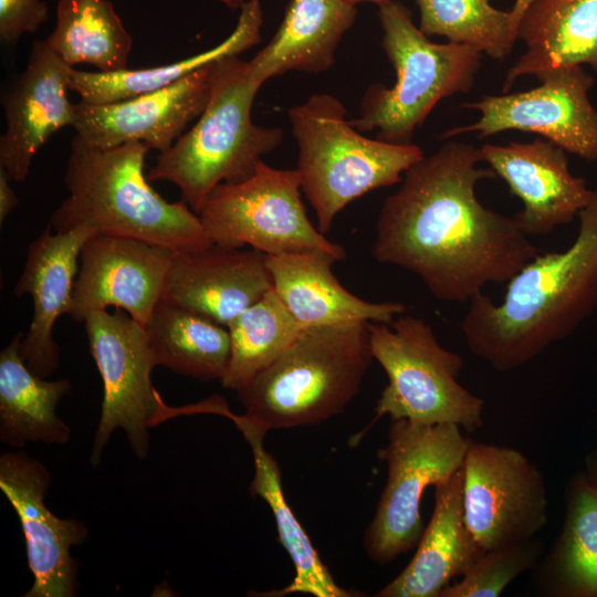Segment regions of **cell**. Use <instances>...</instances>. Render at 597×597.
Here are the masks:
<instances>
[{"label": "cell", "mask_w": 597, "mask_h": 597, "mask_svg": "<svg viewBox=\"0 0 597 597\" xmlns=\"http://www.w3.org/2000/svg\"><path fill=\"white\" fill-rule=\"evenodd\" d=\"M482 161L480 148L447 143L404 174L377 218L373 258L417 275L441 302H469L538 253L513 217L479 201V181L496 177Z\"/></svg>", "instance_id": "cell-1"}, {"label": "cell", "mask_w": 597, "mask_h": 597, "mask_svg": "<svg viewBox=\"0 0 597 597\" xmlns=\"http://www.w3.org/2000/svg\"><path fill=\"white\" fill-rule=\"evenodd\" d=\"M578 219L569 248L532 258L507 281L502 303L483 292L469 301L462 335L495 370L526 365L597 310V190Z\"/></svg>", "instance_id": "cell-2"}, {"label": "cell", "mask_w": 597, "mask_h": 597, "mask_svg": "<svg viewBox=\"0 0 597 597\" xmlns=\"http://www.w3.org/2000/svg\"><path fill=\"white\" fill-rule=\"evenodd\" d=\"M140 142L109 149L71 140L64 184L69 196L51 214L55 232L87 226L97 233L148 242L175 253L212 244L199 216L182 199L170 202L150 185Z\"/></svg>", "instance_id": "cell-3"}, {"label": "cell", "mask_w": 597, "mask_h": 597, "mask_svg": "<svg viewBox=\"0 0 597 597\" xmlns=\"http://www.w3.org/2000/svg\"><path fill=\"white\" fill-rule=\"evenodd\" d=\"M373 360L368 323L306 327L238 399L265 433L318 425L356 397Z\"/></svg>", "instance_id": "cell-4"}, {"label": "cell", "mask_w": 597, "mask_h": 597, "mask_svg": "<svg viewBox=\"0 0 597 597\" xmlns=\"http://www.w3.org/2000/svg\"><path fill=\"white\" fill-rule=\"evenodd\" d=\"M250 74L249 61L239 55L216 63L210 98L195 125L166 151L159 153L148 170L149 181H168L197 213L220 184L250 178L262 158L281 146L277 127L253 123L252 105L260 90Z\"/></svg>", "instance_id": "cell-5"}, {"label": "cell", "mask_w": 597, "mask_h": 597, "mask_svg": "<svg viewBox=\"0 0 597 597\" xmlns=\"http://www.w3.org/2000/svg\"><path fill=\"white\" fill-rule=\"evenodd\" d=\"M297 144L296 170L317 229L327 233L336 216L357 198L399 184L425 155L413 144L368 138L346 119V108L328 93L311 95L287 111Z\"/></svg>", "instance_id": "cell-6"}, {"label": "cell", "mask_w": 597, "mask_h": 597, "mask_svg": "<svg viewBox=\"0 0 597 597\" xmlns=\"http://www.w3.org/2000/svg\"><path fill=\"white\" fill-rule=\"evenodd\" d=\"M378 7L381 46L396 71V82L391 87L370 85L359 116L349 122L360 133L377 129L378 139L410 144L441 100L471 90L482 52L467 44L430 41L398 1Z\"/></svg>", "instance_id": "cell-7"}, {"label": "cell", "mask_w": 597, "mask_h": 597, "mask_svg": "<svg viewBox=\"0 0 597 597\" xmlns=\"http://www.w3.org/2000/svg\"><path fill=\"white\" fill-rule=\"evenodd\" d=\"M374 359L388 383L375 407L383 416L418 425L483 426L485 402L459 381L463 358L444 348L421 317L401 314L391 323H368Z\"/></svg>", "instance_id": "cell-8"}, {"label": "cell", "mask_w": 597, "mask_h": 597, "mask_svg": "<svg viewBox=\"0 0 597 597\" xmlns=\"http://www.w3.org/2000/svg\"><path fill=\"white\" fill-rule=\"evenodd\" d=\"M454 423L391 420L388 442L377 452L387 481L365 531L368 557L389 564L416 547L423 532L420 504L427 488L450 479L462 465L471 439Z\"/></svg>", "instance_id": "cell-9"}, {"label": "cell", "mask_w": 597, "mask_h": 597, "mask_svg": "<svg viewBox=\"0 0 597 597\" xmlns=\"http://www.w3.org/2000/svg\"><path fill=\"white\" fill-rule=\"evenodd\" d=\"M197 214L211 242L222 247L249 245L266 255L327 252L339 261L346 255L310 221L296 169L262 160L250 178L218 185Z\"/></svg>", "instance_id": "cell-10"}, {"label": "cell", "mask_w": 597, "mask_h": 597, "mask_svg": "<svg viewBox=\"0 0 597 597\" xmlns=\"http://www.w3.org/2000/svg\"><path fill=\"white\" fill-rule=\"evenodd\" d=\"M91 355L103 383L101 418L91 463L96 467L105 446L122 428L136 457L149 451L148 429L167 419L168 406L151 384L157 366L145 326L125 311L91 313L84 321Z\"/></svg>", "instance_id": "cell-11"}, {"label": "cell", "mask_w": 597, "mask_h": 597, "mask_svg": "<svg viewBox=\"0 0 597 597\" xmlns=\"http://www.w3.org/2000/svg\"><path fill=\"white\" fill-rule=\"evenodd\" d=\"M541 84L525 92L484 95L461 106L476 109L478 122L448 129L442 139L476 132L480 139L504 130L535 133L566 153L597 160V109L588 93L595 84L583 66H563L535 75Z\"/></svg>", "instance_id": "cell-12"}, {"label": "cell", "mask_w": 597, "mask_h": 597, "mask_svg": "<svg viewBox=\"0 0 597 597\" xmlns=\"http://www.w3.org/2000/svg\"><path fill=\"white\" fill-rule=\"evenodd\" d=\"M463 511L484 551L535 537L548 521L544 476L521 451L471 440L463 462Z\"/></svg>", "instance_id": "cell-13"}, {"label": "cell", "mask_w": 597, "mask_h": 597, "mask_svg": "<svg viewBox=\"0 0 597 597\" xmlns=\"http://www.w3.org/2000/svg\"><path fill=\"white\" fill-rule=\"evenodd\" d=\"M51 484L49 469L23 451L0 457V489L14 509L25 540L33 584L23 597H74L78 563L71 547L88 538L86 526L60 519L45 505Z\"/></svg>", "instance_id": "cell-14"}, {"label": "cell", "mask_w": 597, "mask_h": 597, "mask_svg": "<svg viewBox=\"0 0 597 597\" xmlns=\"http://www.w3.org/2000/svg\"><path fill=\"white\" fill-rule=\"evenodd\" d=\"M175 252L136 239L94 233L82 247L67 314L84 322L115 307L145 326L161 300Z\"/></svg>", "instance_id": "cell-15"}, {"label": "cell", "mask_w": 597, "mask_h": 597, "mask_svg": "<svg viewBox=\"0 0 597 597\" xmlns=\"http://www.w3.org/2000/svg\"><path fill=\"white\" fill-rule=\"evenodd\" d=\"M216 63L169 86L132 98L107 104L75 103L72 126L75 135L96 149L140 142L158 153L168 150L203 112L210 98Z\"/></svg>", "instance_id": "cell-16"}, {"label": "cell", "mask_w": 597, "mask_h": 597, "mask_svg": "<svg viewBox=\"0 0 597 597\" xmlns=\"http://www.w3.org/2000/svg\"><path fill=\"white\" fill-rule=\"evenodd\" d=\"M73 69L45 40H36L24 70L2 93L7 128L0 137V167L11 179L23 181L49 138L73 126L75 104L67 97Z\"/></svg>", "instance_id": "cell-17"}, {"label": "cell", "mask_w": 597, "mask_h": 597, "mask_svg": "<svg viewBox=\"0 0 597 597\" xmlns=\"http://www.w3.org/2000/svg\"><path fill=\"white\" fill-rule=\"evenodd\" d=\"M480 150L523 202L513 218L527 237L546 235L572 222L595 195L584 178L572 174L566 151L549 140L485 144Z\"/></svg>", "instance_id": "cell-18"}, {"label": "cell", "mask_w": 597, "mask_h": 597, "mask_svg": "<svg viewBox=\"0 0 597 597\" xmlns=\"http://www.w3.org/2000/svg\"><path fill=\"white\" fill-rule=\"evenodd\" d=\"M97 233L87 226L55 232L49 224L30 244L20 277L13 289L17 297L29 294L33 315L21 341V354L28 367L42 378L59 367L60 350L53 339V327L67 314L80 253L85 241Z\"/></svg>", "instance_id": "cell-19"}, {"label": "cell", "mask_w": 597, "mask_h": 597, "mask_svg": "<svg viewBox=\"0 0 597 597\" xmlns=\"http://www.w3.org/2000/svg\"><path fill=\"white\" fill-rule=\"evenodd\" d=\"M270 289L265 253L212 243L175 253L161 298L228 326Z\"/></svg>", "instance_id": "cell-20"}, {"label": "cell", "mask_w": 597, "mask_h": 597, "mask_svg": "<svg viewBox=\"0 0 597 597\" xmlns=\"http://www.w3.org/2000/svg\"><path fill=\"white\" fill-rule=\"evenodd\" d=\"M408 565L377 597H440L484 553L472 535L463 511V465L434 486V507Z\"/></svg>", "instance_id": "cell-21"}, {"label": "cell", "mask_w": 597, "mask_h": 597, "mask_svg": "<svg viewBox=\"0 0 597 597\" xmlns=\"http://www.w3.org/2000/svg\"><path fill=\"white\" fill-rule=\"evenodd\" d=\"M327 252L266 255L272 287L304 327L345 323H391L406 313L400 302H368L347 291L332 271Z\"/></svg>", "instance_id": "cell-22"}, {"label": "cell", "mask_w": 597, "mask_h": 597, "mask_svg": "<svg viewBox=\"0 0 597 597\" xmlns=\"http://www.w3.org/2000/svg\"><path fill=\"white\" fill-rule=\"evenodd\" d=\"M526 51L510 67L503 91L524 75L563 66L597 72V0H532L516 32Z\"/></svg>", "instance_id": "cell-23"}, {"label": "cell", "mask_w": 597, "mask_h": 597, "mask_svg": "<svg viewBox=\"0 0 597 597\" xmlns=\"http://www.w3.org/2000/svg\"><path fill=\"white\" fill-rule=\"evenodd\" d=\"M355 17V6L345 0H291L274 36L249 61L252 78L262 86L289 71L328 70Z\"/></svg>", "instance_id": "cell-24"}, {"label": "cell", "mask_w": 597, "mask_h": 597, "mask_svg": "<svg viewBox=\"0 0 597 597\" xmlns=\"http://www.w3.org/2000/svg\"><path fill=\"white\" fill-rule=\"evenodd\" d=\"M22 337L18 333L0 353V439L15 449L28 442L65 444L71 430L56 408L71 381L34 374L22 357Z\"/></svg>", "instance_id": "cell-25"}, {"label": "cell", "mask_w": 597, "mask_h": 597, "mask_svg": "<svg viewBox=\"0 0 597 597\" xmlns=\"http://www.w3.org/2000/svg\"><path fill=\"white\" fill-rule=\"evenodd\" d=\"M242 432L251 447L254 474L250 484V493L264 500L275 520L279 541L291 557L295 575L293 580L279 590L260 594V596L280 597L290 594H308L315 597H349L352 591L338 586L327 567L321 561L305 530L287 504L281 479V470L264 448L265 432L256 427L244 415H232L230 419Z\"/></svg>", "instance_id": "cell-26"}, {"label": "cell", "mask_w": 597, "mask_h": 597, "mask_svg": "<svg viewBox=\"0 0 597 597\" xmlns=\"http://www.w3.org/2000/svg\"><path fill=\"white\" fill-rule=\"evenodd\" d=\"M263 12L259 0H248L232 33L217 46L177 62L146 69L114 72L72 70L70 91L82 102L107 104L132 98L174 84L205 65L227 56L240 55L261 41Z\"/></svg>", "instance_id": "cell-27"}, {"label": "cell", "mask_w": 597, "mask_h": 597, "mask_svg": "<svg viewBox=\"0 0 597 597\" xmlns=\"http://www.w3.org/2000/svg\"><path fill=\"white\" fill-rule=\"evenodd\" d=\"M536 567L544 595L597 597V489L585 473L570 481L562 531Z\"/></svg>", "instance_id": "cell-28"}, {"label": "cell", "mask_w": 597, "mask_h": 597, "mask_svg": "<svg viewBox=\"0 0 597 597\" xmlns=\"http://www.w3.org/2000/svg\"><path fill=\"white\" fill-rule=\"evenodd\" d=\"M145 329L157 366L201 381L224 376L231 354L227 326L161 298Z\"/></svg>", "instance_id": "cell-29"}, {"label": "cell", "mask_w": 597, "mask_h": 597, "mask_svg": "<svg viewBox=\"0 0 597 597\" xmlns=\"http://www.w3.org/2000/svg\"><path fill=\"white\" fill-rule=\"evenodd\" d=\"M44 40L70 66L87 63L98 72L127 69L133 46L109 0H59L55 27Z\"/></svg>", "instance_id": "cell-30"}, {"label": "cell", "mask_w": 597, "mask_h": 597, "mask_svg": "<svg viewBox=\"0 0 597 597\" xmlns=\"http://www.w3.org/2000/svg\"><path fill=\"white\" fill-rule=\"evenodd\" d=\"M231 354L221 385L239 391L272 364L306 328L270 289L229 324Z\"/></svg>", "instance_id": "cell-31"}, {"label": "cell", "mask_w": 597, "mask_h": 597, "mask_svg": "<svg viewBox=\"0 0 597 597\" xmlns=\"http://www.w3.org/2000/svg\"><path fill=\"white\" fill-rule=\"evenodd\" d=\"M416 1L426 35L470 45L494 60L506 57L517 40L510 11L495 9L490 0Z\"/></svg>", "instance_id": "cell-32"}, {"label": "cell", "mask_w": 597, "mask_h": 597, "mask_svg": "<svg viewBox=\"0 0 597 597\" xmlns=\"http://www.w3.org/2000/svg\"><path fill=\"white\" fill-rule=\"evenodd\" d=\"M543 543L528 538L484 551L460 580L447 586L440 597H498L523 573L535 568Z\"/></svg>", "instance_id": "cell-33"}, {"label": "cell", "mask_w": 597, "mask_h": 597, "mask_svg": "<svg viewBox=\"0 0 597 597\" xmlns=\"http://www.w3.org/2000/svg\"><path fill=\"white\" fill-rule=\"evenodd\" d=\"M48 15V6L42 0H0L1 42L15 45L22 35L35 33Z\"/></svg>", "instance_id": "cell-34"}, {"label": "cell", "mask_w": 597, "mask_h": 597, "mask_svg": "<svg viewBox=\"0 0 597 597\" xmlns=\"http://www.w3.org/2000/svg\"><path fill=\"white\" fill-rule=\"evenodd\" d=\"M10 176L0 167V223L2 224L8 214L19 205V197L9 184Z\"/></svg>", "instance_id": "cell-35"}, {"label": "cell", "mask_w": 597, "mask_h": 597, "mask_svg": "<svg viewBox=\"0 0 597 597\" xmlns=\"http://www.w3.org/2000/svg\"><path fill=\"white\" fill-rule=\"evenodd\" d=\"M531 2L532 0H515L514 1V4L510 11V14H511V20H512V25L515 32H517L520 20Z\"/></svg>", "instance_id": "cell-36"}, {"label": "cell", "mask_w": 597, "mask_h": 597, "mask_svg": "<svg viewBox=\"0 0 597 597\" xmlns=\"http://www.w3.org/2000/svg\"><path fill=\"white\" fill-rule=\"evenodd\" d=\"M586 468V478L597 489V450L587 458Z\"/></svg>", "instance_id": "cell-37"}, {"label": "cell", "mask_w": 597, "mask_h": 597, "mask_svg": "<svg viewBox=\"0 0 597 597\" xmlns=\"http://www.w3.org/2000/svg\"><path fill=\"white\" fill-rule=\"evenodd\" d=\"M217 1H220L228 8L235 10V9H240L242 4L247 2L248 0H217Z\"/></svg>", "instance_id": "cell-38"}, {"label": "cell", "mask_w": 597, "mask_h": 597, "mask_svg": "<svg viewBox=\"0 0 597 597\" xmlns=\"http://www.w3.org/2000/svg\"><path fill=\"white\" fill-rule=\"evenodd\" d=\"M345 1L353 4V6H355V4L359 3V2H364V1H370V2H374V3L378 4V6H381V4H384V3H386V2H388L390 0H345Z\"/></svg>", "instance_id": "cell-39"}]
</instances>
